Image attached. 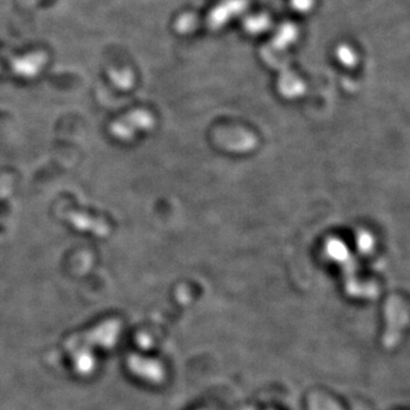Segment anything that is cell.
Here are the masks:
<instances>
[{
	"mask_svg": "<svg viewBox=\"0 0 410 410\" xmlns=\"http://www.w3.org/2000/svg\"><path fill=\"white\" fill-rule=\"evenodd\" d=\"M120 334V325L115 320H110L92 328L90 331L76 335L67 340V349L74 350L78 347H85L92 350L94 347L110 349L117 343V336Z\"/></svg>",
	"mask_w": 410,
	"mask_h": 410,
	"instance_id": "6da1fadb",
	"label": "cell"
},
{
	"mask_svg": "<svg viewBox=\"0 0 410 410\" xmlns=\"http://www.w3.org/2000/svg\"><path fill=\"white\" fill-rule=\"evenodd\" d=\"M247 6H249L247 0H222L208 15V26L213 30L224 28L233 19L242 15Z\"/></svg>",
	"mask_w": 410,
	"mask_h": 410,
	"instance_id": "7a4b0ae2",
	"label": "cell"
},
{
	"mask_svg": "<svg viewBox=\"0 0 410 410\" xmlns=\"http://www.w3.org/2000/svg\"><path fill=\"white\" fill-rule=\"evenodd\" d=\"M72 356L73 368L79 375H90L96 368V356L90 349L78 347L69 351Z\"/></svg>",
	"mask_w": 410,
	"mask_h": 410,
	"instance_id": "3957f363",
	"label": "cell"
},
{
	"mask_svg": "<svg viewBox=\"0 0 410 410\" xmlns=\"http://www.w3.org/2000/svg\"><path fill=\"white\" fill-rule=\"evenodd\" d=\"M299 38V30L292 23L279 26L274 37V46L278 49H286Z\"/></svg>",
	"mask_w": 410,
	"mask_h": 410,
	"instance_id": "277c9868",
	"label": "cell"
},
{
	"mask_svg": "<svg viewBox=\"0 0 410 410\" xmlns=\"http://www.w3.org/2000/svg\"><path fill=\"white\" fill-rule=\"evenodd\" d=\"M270 24H272L270 17L265 14L249 16L244 19L243 22L244 28L249 35H260L262 32L269 30Z\"/></svg>",
	"mask_w": 410,
	"mask_h": 410,
	"instance_id": "5b68a950",
	"label": "cell"
},
{
	"mask_svg": "<svg viewBox=\"0 0 410 410\" xmlns=\"http://www.w3.org/2000/svg\"><path fill=\"white\" fill-rule=\"evenodd\" d=\"M336 56L341 63L347 65V67L354 65L356 63V54L349 44H340L336 49Z\"/></svg>",
	"mask_w": 410,
	"mask_h": 410,
	"instance_id": "8992f818",
	"label": "cell"
},
{
	"mask_svg": "<svg viewBox=\"0 0 410 410\" xmlns=\"http://www.w3.org/2000/svg\"><path fill=\"white\" fill-rule=\"evenodd\" d=\"M196 28V17L192 14H183L176 22V28L180 33H187Z\"/></svg>",
	"mask_w": 410,
	"mask_h": 410,
	"instance_id": "52a82bcc",
	"label": "cell"
},
{
	"mask_svg": "<svg viewBox=\"0 0 410 410\" xmlns=\"http://www.w3.org/2000/svg\"><path fill=\"white\" fill-rule=\"evenodd\" d=\"M315 0H290V6L295 12L301 14L309 13L315 6Z\"/></svg>",
	"mask_w": 410,
	"mask_h": 410,
	"instance_id": "ba28073f",
	"label": "cell"
}]
</instances>
